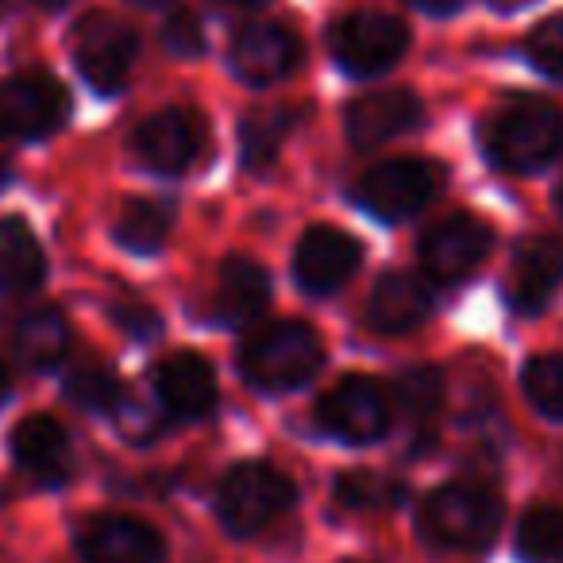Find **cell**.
I'll return each mask as SVG.
<instances>
[{"label": "cell", "instance_id": "cell-9", "mask_svg": "<svg viewBox=\"0 0 563 563\" xmlns=\"http://www.w3.org/2000/svg\"><path fill=\"white\" fill-rule=\"evenodd\" d=\"M317 417L344 444H371L390 429V398L375 378L347 375L321 398Z\"/></svg>", "mask_w": 563, "mask_h": 563}, {"label": "cell", "instance_id": "cell-3", "mask_svg": "<svg viewBox=\"0 0 563 563\" xmlns=\"http://www.w3.org/2000/svg\"><path fill=\"white\" fill-rule=\"evenodd\" d=\"M421 537L448 552H471V548H486L501 525V501L490 490L471 483H452L432 490L421 501Z\"/></svg>", "mask_w": 563, "mask_h": 563}, {"label": "cell", "instance_id": "cell-28", "mask_svg": "<svg viewBox=\"0 0 563 563\" xmlns=\"http://www.w3.org/2000/svg\"><path fill=\"white\" fill-rule=\"evenodd\" d=\"M394 394H398L401 413L413 417V421H429V417L440 409V398H444V383H440V371L437 367H409V371H401Z\"/></svg>", "mask_w": 563, "mask_h": 563}, {"label": "cell", "instance_id": "cell-29", "mask_svg": "<svg viewBox=\"0 0 563 563\" xmlns=\"http://www.w3.org/2000/svg\"><path fill=\"white\" fill-rule=\"evenodd\" d=\"M336 498L347 509H383L401 501V483H390V478L375 475V471H347L336 483Z\"/></svg>", "mask_w": 563, "mask_h": 563}, {"label": "cell", "instance_id": "cell-4", "mask_svg": "<svg viewBox=\"0 0 563 563\" xmlns=\"http://www.w3.org/2000/svg\"><path fill=\"white\" fill-rule=\"evenodd\" d=\"M294 506V483L271 463H240L224 475L217 494L220 521L235 537H255Z\"/></svg>", "mask_w": 563, "mask_h": 563}, {"label": "cell", "instance_id": "cell-21", "mask_svg": "<svg viewBox=\"0 0 563 563\" xmlns=\"http://www.w3.org/2000/svg\"><path fill=\"white\" fill-rule=\"evenodd\" d=\"M43 251L35 243V232L24 220L9 217L0 220V290L4 294H27L43 282Z\"/></svg>", "mask_w": 563, "mask_h": 563}, {"label": "cell", "instance_id": "cell-20", "mask_svg": "<svg viewBox=\"0 0 563 563\" xmlns=\"http://www.w3.org/2000/svg\"><path fill=\"white\" fill-rule=\"evenodd\" d=\"M12 455L40 483H66V475H70V437L47 413H35L16 424V432H12Z\"/></svg>", "mask_w": 563, "mask_h": 563}, {"label": "cell", "instance_id": "cell-17", "mask_svg": "<svg viewBox=\"0 0 563 563\" xmlns=\"http://www.w3.org/2000/svg\"><path fill=\"white\" fill-rule=\"evenodd\" d=\"M432 313V290L417 274L390 271L375 282L367 301V324L383 336H401L424 324Z\"/></svg>", "mask_w": 563, "mask_h": 563}, {"label": "cell", "instance_id": "cell-37", "mask_svg": "<svg viewBox=\"0 0 563 563\" xmlns=\"http://www.w3.org/2000/svg\"><path fill=\"white\" fill-rule=\"evenodd\" d=\"M40 4H43V9H63L66 0H40Z\"/></svg>", "mask_w": 563, "mask_h": 563}, {"label": "cell", "instance_id": "cell-6", "mask_svg": "<svg viewBox=\"0 0 563 563\" xmlns=\"http://www.w3.org/2000/svg\"><path fill=\"white\" fill-rule=\"evenodd\" d=\"M409 51V27L390 12H352L332 27V58L355 78H375L401 63Z\"/></svg>", "mask_w": 563, "mask_h": 563}, {"label": "cell", "instance_id": "cell-31", "mask_svg": "<svg viewBox=\"0 0 563 563\" xmlns=\"http://www.w3.org/2000/svg\"><path fill=\"white\" fill-rule=\"evenodd\" d=\"M163 40H166V47H170L174 55L197 58L205 51L201 20H197L194 12H174V16L166 20V27H163Z\"/></svg>", "mask_w": 563, "mask_h": 563}, {"label": "cell", "instance_id": "cell-27", "mask_svg": "<svg viewBox=\"0 0 563 563\" xmlns=\"http://www.w3.org/2000/svg\"><path fill=\"white\" fill-rule=\"evenodd\" d=\"M66 394H70L74 406L93 409V413H117L124 406V386L104 367H78L66 378Z\"/></svg>", "mask_w": 563, "mask_h": 563}, {"label": "cell", "instance_id": "cell-12", "mask_svg": "<svg viewBox=\"0 0 563 563\" xmlns=\"http://www.w3.org/2000/svg\"><path fill=\"white\" fill-rule=\"evenodd\" d=\"M135 151L143 166L158 174H181L205 151V120L194 109H163L147 117L135 132Z\"/></svg>", "mask_w": 563, "mask_h": 563}, {"label": "cell", "instance_id": "cell-30", "mask_svg": "<svg viewBox=\"0 0 563 563\" xmlns=\"http://www.w3.org/2000/svg\"><path fill=\"white\" fill-rule=\"evenodd\" d=\"M525 58H529L544 78L563 86V16H548L532 27V35L525 40Z\"/></svg>", "mask_w": 563, "mask_h": 563}, {"label": "cell", "instance_id": "cell-26", "mask_svg": "<svg viewBox=\"0 0 563 563\" xmlns=\"http://www.w3.org/2000/svg\"><path fill=\"white\" fill-rule=\"evenodd\" d=\"M521 386L537 413H544L548 421H563V352L529 360Z\"/></svg>", "mask_w": 563, "mask_h": 563}, {"label": "cell", "instance_id": "cell-22", "mask_svg": "<svg viewBox=\"0 0 563 563\" xmlns=\"http://www.w3.org/2000/svg\"><path fill=\"white\" fill-rule=\"evenodd\" d=\"M16 347L27 367L35 371L55 367L66 355V347H70V321L58 309H32L16 324Z\"/></svg>", "mask_w": 563, "mask_h": 563}, {"label": "cell", "instance_id": "cell-15", "mask_svg": "<svg viewBox=\"0 0 563 563\" xmlns=\"http://www.w3.org/2000/svg\"><path fill=\"white\" fill-rule=\"evenodd\" d=\"M86 563H158L163 560V537L140 517L104 514L81 529L78 537Z\"/></svg>", "mask_w": 563, "mask_h": 563}, {"label": "cell", "instance_id": "cell-5", "mask_svg": "<svg viewBox=\"0 0 563 563\" xmlns=\"http://www.w3.org/2000/svg\"><path fill=\"white\" fill-rule=\"evenodd\" d=\"M444 186V170L424 158H390L355 181V201L378 220H406L421 212Z\"/></svg>", "mask_w": 563, "mask_h": 563}, {"label": "cell", "instance_id": "cell-33", "mask_svg": "<svg viewBox=\"0 0 563 563\" xmlns=\"http://www.w3.org/2000/svg\"><path fill=\"white\" fill-rule=\"evenodd\" d=\"M409 4H417L421 12H432V16H452V12L463 9V0H409Z\"/></svg>", "mask_w": 563, "mask_h": 563}, {"label": "cell", "instance_id": "cell-7", "mask_svg": "<svg viewBox=\"0 0 563 563\" xmlns=\"http://www.w3.org/2000/svg\"><path fill=\"white\" fill-rule=\"evenodd\" d=\"M66 117H70V93L51 74L27 70L0 86V135L43 140V135L58 132Z\"/></svg>", "mask_w": 563, "mask_h": 563}, {"label": "cell", "instance_id": "cell-11", "mask_svg": "<svg viewBox=\"0 0 563 563\" xmlns=\"http://www.w3.org/2000/svg\"><path fill=\"white\" fill-rule=\"evenodd\" d=\"M232 70L247 86H278L301 63V43L290 27L278 24H247L232 35Z\"/></svg>", "mask_w": 563, "mask_h": 563}, {"label": "cell", "instance_id": "cell-8", "mask_svg": "<svg viewBox=\"0 0 563 563\" xmlns=\"http://www.w3.org/2000/svg\"><path fill=\"white\" fill-rule=\"evenodd\" d=\"M135 47H140L135 32L109 12L86 16L74 32V63L97 93H117L124 86L135 63Z\"/></svg>", "mask_w": 563, "mask_h": 563}, {"label": "cell", "instance_id": "cell-34", "mask_svg": "<svg viewBox=\"0 0 563 563\" xmlns=\"http://www.w3.org/2000/svg\"><path fill=\"white\" fill-rule=\"evenodd\" d=\"M9 181H12V158H9V151L0 147V189L9 186Z\"/></svg>", "mask_w": 563, "mask_h": 563}, {"label": "cell", "instance_id": "cell-23", "mask_svg": "<svg viewBox=\"0 0 563 563\" xmlns=\"http://www.w3.org/2000/svg\"><path fill=\"white\" fill-rule=\"evenodd\" d=\"M298 109H255L243 117L240 124V147H243V166L247 170H266V166L278 158L282 140L290 135V128L298 124Z\"/></svg>", "mask_w": 563, "mask_h": 563}, {"label": "cell", "instance_id": "cell-40", "mask_svg": "<svg viewBox=\"0 0 563 563\" xmlns=\"http://www.w3.org/2000/svg\"><path fill=\"white\" fill-rule=\"evenodd\" d=\"M140 4H163V0H140Z\"/></svg>", "mask_w": 563, "mask_h": 563}, {"label": "cell", "instance_id": "cell-13", "mask_svg": "<svg viewBox=\"0 0 563 563\" xmlns=\"http://www.w3.org/2000/svg\"><path fill=\"white\" fill-rule=\"evenodd\" d=\"M360 243L355 235L340 228L317 224L301 235L298 255H294V274H298L301 290L309 294H336L355 271H360Z\"/></svg>", "mask_w": 563, "mask_h": 563}, {"label": "cell", "instance_id": "cell-1", "mask_svg": "<svg viewBox=\"0 0 563 563\" xmlns=\"http://www.w3.org/2000/svg\"><path fill=\"white\" fill-rule=\"evenodd\" d=\"M483 147L498 170H540L563 151V112L540 97H514L486 117Z\"/></svg>", "mask_w": 563, "mask_h": 563}, {"label": "cell", "instance_id": "cell-24", "mask_svg": "<svg viewBox=\"0 0 563 563\" xmlns=\"http://www.w3.org/2000/svg\"><path fill=\"white\" fill-rule=\"evenodd\" d=\"M170 228H174L170 205L151 201V197H135V201L120 205V217H117V224H112V232H117V240L124 243L128 251L147 255V251L163 247Z\"/></svg>", "mask_w": 563, "mask_h": 563}, {"label": "cell", "instance_id": "cell-2", "mask_svg": "<svg viewBox=\"0 0 563 563\" xmlns=\"http://www.w3.org/2000/svg\"><path fill=\"white\" fill-rule=\"evenodd\" d=\"M324 360L321 336L301 321H278L266 324L263 332L243 344L240 352V375L247 378L255 390H298L317 375Z\"/></svg>", "mask_w": 563, "mask_h": 563}, {"label": "cell", "instance_id": "cell-19", "mask_svg": "<svg viewBox=\"0 0 563 563\" xmlns=\"http://www.w3.org/2000/svg\"><path fill=\"white\" fill-rule=\"evenodd\" d=\"M271 301V278L255 258L232 255L217 266V294H212V313L224 324H247Z\"/></svg>", "mask_w": 563, "mask_h": 563}, {"label": "cell", "instance_id": "cell-14", "mask_svg": "<svg viewBox=\"0 0 563 563\" xmlns=\"http://www.w3.org/2000/svg\"><path fill=\"white\" fill-rule=\"evenodd\" d=\"M563 286V243L544 235V240H525L514 255L506 278V301L517 313L532 317L548 309L555 290Z\"/></svg>", "mask_w": 563, "mask_h": 563}, {"label": "cell", "instance_id": "cell-10", "mask_svg": "<svg viewBox=\"0 0 563 563\" xmlns=\"http://www.w3.org/2000/svg\"><path fill=\"white\" fill-rule=\"evenodd\" d=\"M494 247V228L478 217H452L437 224L421 243V263L429 278L437 282H463L486 263Z\"/></svg>", "mask_w": 563, "mask_h": 563}, {"label": "cell", "instance_id": "cell-18", "mask_svg": "<svg viewBox=\"0 0 563 563\" xmlns=\"http://www.w3.org/2000/svg\"><path fill=\"white\" fill-rule=\"evenodd\" d=\"M158 398L181 421H197L217 406V375L212 367L194 352H174L158 363Z\"/></svg>", "mask_w": 563, "mask_h": 563}, {"label": "cell", "instance_id": "cell-32", "mask_svg": "<svg viewBox=\"0 0 563 563\" xmlns=\"http://www.w3.org/2000/svg\"><path fill=\"white\" fill-rule=\"evenodd\" d=\"M109 313L132 340H151L163 332V317H158L151 306H143V301H117Z\"/></svg>", "mask_w": 563, "mask_h": 563}, {"label": "cell", "instance_id": "cell-16", "mask_svg": "<svg viewBox=\"0 0 563 563\" xmlns=\"http://www.w3.org/2000/svg\"><path fill=\"white\" fill-rule=\"evenodd\" d=\"M424 104L409 89H383V93H367L347 109V140L355 147H378L398 135L421 128Z\"/></svg>", "mask_w": 563, "mask_h": 563}, {"label": "cell", "instance_id": "cell-38", "mask_svg": "<svg viewBox=\"0 0 563 563\" xmlns=\"http://www.w3.org/2000/svg\"><path fill=\"white\" fill-rule=\"evenodd\" d=\"M224 4H263V0H224Z\"/></svg>", "mask_w": 563, "mask_h": 563}, {"label": "cell", "instance_id": "cell-36", "mask_svg": "<svg viewBox=\"0 0 563 563\" xmlns=\"http://www.w3.org/2000/svg\"><path fill=\"white\" fill-rule=\"evenodd\" d=\"M494 9H521V4H529V0H490Z\"/></svg>", "mask_w": 563, "mask_h": 563}, {"label": "cell", "instance_id": "cell-39", "mask_svg": "<svg viewBox=\"0 0 563 563\" xmlns=\"http://www.w3.org/2000/svg\"><path fill=\"white\" fill-rule=\"evenodd\" d=\"M555 205H560V212H563V186H560V194H555Z\"/></svg>", "mask_w": 563, "mask_h": 563}, {"label": "cell", "instance_id": "cell-35", "mask_svg": "<svg viewBox=\"0 0 563 563\" xmlns=\"http://www.w3.org/2000/svg\"><path fill=\"white\" fill-rule=\"evenodd\" d=\"M4 398H9V367L0 363V406H4Z\"/></svg>", "mask_w": 563, "mask_h": 563}, {"label": "cell", "instance_id": "cell-25", "mask_svg": "<svg viewBox=\"0 0 563 563\" xmlns=\"http://www.w3.org/2000/svg\"><path fill=\"white\" fill-rule=\"evenodd\" d=\"M517 555L525 563H560L563 560V509L532 506L517 525Z\"/></svg>", "mask_w": 563, "mask_h": 563}]
</instances>
